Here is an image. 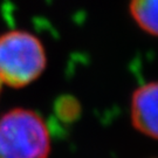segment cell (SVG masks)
Returning <instances> with one entry per match:
<instances>
[{"label": "cell", "mask_w": 158, "mask_h": 158, "mask_svg": "<svg viewBox=\"0 0 158 158\" xmlns=\"http://www.w3.org/2000/svg\"><path fill=\"white\" fill-rule=\"evenodd\" d=\"M51 138L39 114L15 108L0 117V158H48Z\"/></svg>", "instance_id": "cell-1"}, {"label": "cell", "mask_w": 158, "mask_h": 158, "mask_svg": "<svg viewBox=\"0 0 158 158\" xmlns=\"http://www.w3.org/2000/svg\"><path fill=\"white\" fill-rule=\"evenodd\" d=\"M46 67V52L35 35L10 31L0 35V82L21 88L36 80Z\"/></svg>", "instance_id": "cell-2"}, {"label": "cell", "mask_w": 158, "mask_h": 158, "mask_svg": "<svg viewBox=\"0 0 158 158\" xmlns=\"http://www.w3.org/2000/svg\"><path fill=\"white\" fill-rule=\"evenodd\" d=\"M130 111L136 129L158 139V82L142 85L134 93Z\"/></svg>", "instance_id": "cell-3"}, {"label": "cell", "mask_w": 158, "mask_h": 158, "mask_svg": "<svg viewBox=\"0 0 158 158\" xmlns=\"http://www.w3.org/2000/svg\"><path fill=\"white\" fill-rule=\"evenodd\" d=\"M129 12L142 31L158 36V0H130Z\"/></svg>", "instance_id": "cell-4"}, {"label": "cell", "mask_w": 158, "mask_h": 158, "mask_svg": "<svg viewBox=\"0 0 158 158\" xmlns=\"http://www.w3.org/2000/svg\"><path fill=\"white\" fill-rule=\"evenodd\" d=\"M56 113L57 115L64 121H70L77 114V103H75L72 97H62L56 103Z\"/></svg>", "instance_id": "cell-5"}, {"label": "cell", "mask_w": 158, "mask_h": 158, "mask_svg": "<svg viewBox=\"0 0 158 158\" xmlns=\"http://www.w3.org/2000/svg\"><path fill=\"white\" fill-rule=\"evenodd\" d=\"M0 90H1V82H0Z\"/></svg>", "instance_id": "cell-6"}]
</instances>
